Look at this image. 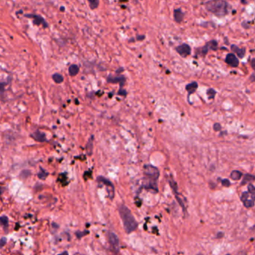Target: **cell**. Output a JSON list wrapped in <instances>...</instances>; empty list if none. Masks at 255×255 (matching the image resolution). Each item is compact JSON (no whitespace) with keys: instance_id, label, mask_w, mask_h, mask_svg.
Listing matches in <instances>:
<instances>
[{"instance_id":"obj_6","label":"cell","mask_w":255,"mask_h":255,"mask_svg":"<svg viewBox=\"0 0 255 255\" xmlns=\"http://www.w3.org/2000/svg\"><path fill=\"white\" fill-rule=\"evenodd\" d=\"M254 195L249 193V192H243L242 196H241V200L242 203L244 204L245 207L249 208V207H254Z\"/></svg>"},{"instance_id":"obj_7","label":"cell","mask_w":255,"mask_h":255,"mask_svg":"<svg viewBox=\"0 0 255 255\" xmlns=\"http://www.w3.org/2000/svg\"><path fill=\"white\" fill-rule=\"evenodd\" d=\"M108 241H109V243L114 252L117 254L119 251V239L118 236L114 233L110 232L108 234Z\"/></svg>"},{"instance_id":"obj_12","label":"cell","mask_w":255,"mask_h":255,"mask_svg":"<svg viewBox=\"0 0 255 255\" xmlns=\"http://www.w3.org/2000/svg\"><path fill=\"white\" fill-rule=\"evenodd\" d=\"M230 49H231V50L233 51L234 55H235L236 56L237 55L239 59H242V58L245 56V48H239V47H237V45L233 44V45H231Z\"/></svg>"},{"instance_id":"obj_28","label":"cell","mask_w":255,"mask_h":255,"mask_svg":"<svg viewBox=\"0 0 255 255\" xmlns=\"http://www.w3.org/2000/svg\"><path fill=\"white\" fill-rule=\"evenodd\" d=\"M86 234H88V232H76V236H77V237L78 238H81V237H82L84 235H86Z\"/></svg>"},{"instance_id":"obj_15","label":"cell","mask_w":255,"mask_h":255,"mask_svg":"<svg viewBox=\"0 0 255 255\" xmlns=\"http://www.w3.org/2000/svg\"><path fill=\"white\" fill-rule=\"evenodd\" d=\"M184 18V13L181 10V8H177L174 11V19L175 22L177 23H181Z\"/></svg>"},{"instance_id":"obj_29","label":"cell","mask_w":255,"mask_h":255,"mask_svg":"<svg viewBox=\"0 0 255 255\" xmlns=\"http://www.w3.org/2000/svg\"><path fill=\"white\" fill-rule=\"evenodd\" d=\"M118 94L122 95V96H126L127 95V91H125L124 89H122V88H120V91H118Z\"/></svg>"},{"instance_id":"obj_21","label":"cell","mask_w":255,"mask_h":255,"mask_svg":"<svg viewBox=\"0 0 255 255\" xmlns=\"http://www.w3.org/2000/svg\"><path fill=\"white\" fill-rule=\"evenodd\" d=\"M207 94L208 96V98L210 100H212L215 98V94H216V91L213 88H209L207 91Z\"/></svg>"},{"instance_id":"obj_5","label":"cell","mask_w":255,"mask_h":255,"mask_svg":"<svg viewBox=\"0 0 255 255\" xmlns=\"http://www.w3.org/2000/svg\"><path fill=\"white\" fill-rule=\"evenodd\" d=\"M97 181L100 183H103V185H105V186H106V190L108 195V198L111 200L113 199L114 196H115V189H114L113 184H112L109 181H108L106 178L101 176L97 178Z\"/></svg>"},{"instance_id":"obj_33","label":"cell","mask_w":255,"mask_h":255,"mask_svg":"<svg viewBox=\"0 0 255 255\" xmlns=\"http://www.w3.org/2000/svg\"><path fill=\"white\" fill-rule=\"evenodd\" d=\"M251 80H252V82H254V74L251 75Z\"/></svg>"},{"instance_id":"obj_14","label":"cell","mask_w":255,"mask_h":255,"mask_svg":"<svg viewBox=\"0 0 255 255\" xmlns=\"http://www.w3.org/2000/svg\"><path fill=\"white\" fill-rule=\"evenodd\" d=\"M31 136L33 138L35 141H37V142H44L47 141L45 134L39 130H37V131H35V132H33V133L31 135Z\"/></svg>"},{"instance_id":"obj_23","label":"cell","mask_w":255,"mask_h":255,"mask_svg":"<svg viewBox=\"0 0 255 255\" xmlns=\"http://www.w3.org/2000/svg\"><path fill=\"white\" fill-rule=\"evenodd\" d=\"M48 172H47V171H44V169H42V168H40V171L38 173V177L40 178V179H42V180H44L46 177H47V175H48Z\"/></svg>"},{"instance_id":"obj_31","label":"cell","mask_w":255,"mask_h":255,"mask_svg":"<svg viewBox=\"0 0 255 255\" xmlns=\"http://www.w3.org/2000/svg\"><path fill=\"white\" fill-rule=\"evenodd\" d=\"M59 255H69V254H68V252H67V251H64V252H62V254H60Z\"/></svg>"},{"instance_id":"obj_24","label":"cell","mask_w":255,"mask_h":255,"mask_svg":"<svg viewBox=\"0 0 255 255\" xmlns=\"http://www.w3.org/2000/svg\"><path fill=\"white\" fill-rule=\"evenodd\" d=\"M0 223L2 224L3 226H5V227L8 226V217H6V216L0 217Z\"/></svg>"},{"instance_id":"obj_32","label":"cell","mask_w":255,"mask_h":255,"mask_svg":"<svg viewBox=\"0 0 255 255\" xmlns=\"http://www.w3.org/2000/svg\"><path fill=\"white\" fill-rule=\"evenodd\" d=\"M254 59H253L252 61H251V67H252V68L254 69Z\"/></svg>"},{"instance_id":"obj_34","label":"cell","mask_w":255,"mask_h":255,"mask_svg":"<svg viewBox=\"0 0 255 255\" xmlns=\"http://www.w3.org/2000/svg\"><path fill=\"white\" fill-rule=\"evenodd\" d=\"M197 255H204L203 254H197Z\"/></svg>"},{"instance_id":"obj_9","label":"cell","mask_w":255,"mask_h":255,"mask_svg":"<svg viewBox=\"0 0 255 255\" xmlns=\"http://www.w3.org/2000/svg\"><path fill=\"white\" fill-rule=\"evenodd\" d=\"M176 50L180 54V55L183 58H186L191 54L192 48L188 44H183L181 45L178 46L176 48Z\"/></svg>"},{"instance_id":"obj_19","label":"cell","mask_w":255,"mask_h":255,"mask_svg":"<svg viewBox=\"0 0 255 255\" xmlns=\"http://www.w3.org/2000/svg\"><path fill=\"white\" fill-rule=\"evenodd\" d=\"M254 181V177L251 174H245L244 176V178H243V181L241 184L245 185L247 183H250V182H252Z\"/></svg>"},{"instance_id":"obj_20","label":"cell","mask_w":255,"mask_h":255,"mask_svg":"<svg viewBox=\"0 0 255 255\" xmlns=\"http://www.w3.org/2000/svg\"><path fill=\"white\" fill-rule=\"evenodd\" d=\"M52 79L56 83H62L64 81V77L60 74H55L52 76Z\"/></svg>"},{"instance_id":"obj_2","label":"cell","mask_w":255,"mask_h":255,"mask_svg":"<svg viewBox=\"0 0 255 255\" xmlns=\"http://www.w3.org/2000/svg\"><path fill=\"white\" fill-rule=\"evenodd\" d=\"M206 9L219 17H223L230 13L231 6L227 2L222 0H212L204 3Z\"/></svg>"},{"instance_id":"obj_26","label":"cell","mask_w":255,"mask_h":255,"mask_svg":"<svg viewBox=\"0 0 255 255\" xmlns=\"http://www.w3.org/2000/svg\"><path fill=\"white\" fill-rule=\"evenodd\" d=\"M254 192H255L254 186H253L252 184H249V192L252 194V195H254Z\"/></svg>"},{"instance_id":"obj_30","label":"cell","mask_w":255,"mask_h":255,"mask_svg":"<svg viewBox=\"0 0 255 255\" xmlns=\"http://www.w3.org/2000/svg\"><path fill=\"white\" fill-rule=\"evenodd\" d=\"M144 38H145V36H144V35H138V36L136 37L137 40H143Z\"/></svg>"},{"instance_id":"obj_27","label":"cell","mask_w":255,"mask_h":255,"mask_svg":"<svg viewBox=\"0 0 255 255\" xmlns=\"http://www.w3.org/2000/svg\"><path fill=\"white\" fill-rule=\"evenodd\" d=\"M7 242V239L6 237H2L1 239H0V248L3 247L6 244Z\"/></svg>"},{"instance_id":"obj_17","label":"cell","mask_w":255,"mask_h":255,"mask_svg":"<svg viewBox=\"0 0 255 255\" xmlns=\"http://www.w3.org/2000/svg\"><path fill=\"white\" fill-rule=\"evenodd\" d=\"M242 174L240 172V171H237V170H234L231 172L230 174V177L231 179H233L234 181H238V180L240 179L242 177Z\"/></svg>"},{"instance_id":"obj_10","label":"cell","mask_w":255,"mask_h":255,"mask_svg":"<svg viewBox=\"0 0 255 255\" xmlns=\"http://www.w3.org/2000/svg\"><path fill=\"white\" fill-rule=\"evenodd\" d=\"M225 62L232 67H237L239 64V59L234 53H228L226 55Z\"/></svg>"},{"instance_id":"obj_8","label":"cell","mask_w":255,"mask_h":255,"mask_svg":"<svg viewBox=\"0 0 255 255\" xmlns=\"http://www.w3.org/2000/svg\"><path fill=\"white\" fill-rule=\"evenodd\" d=\"M107 82L109 83H112V84H117L118 83L120 85V88H122L125 84L126 79L125 76H123V75H118V76H108L107 77Z\"/></svg>"},{"instance_id":"obj_1","label":"cell","mask_w":255,"mask_h":255,"mask_svg":"<svg viewBox=\"0 0 255 255\" xmlns=\"http://www.w3.org/2000/svg\"><path fill=\"white\" fill-rule=\"evenodd\" d=\"M144 175L143 186L146 189L157 192V181L159 177V171L158 168L151 165H145L144 166Z\"/></svg>"},{"instance_id":"obj_3","label":"cell","mask_w":255,"mask_h":255,"mask_svg":"<svg viewBox=\"0 0 255 255\" xmlns=\"http://www.w3.org/2000/svg\"><path fill=\"white\" fill-rule=\"evenodd\" d=\"M119 213L124 223V227L127 234L133 232L138 227L132 212L125 205H121L119 207Z\"/></svg>"},{"instance_id":"obj_35","label":"cell","mask_w":255,"mask_h":255,"mask_svg":"<svg viewBox=\"0 0 255 255\" xmlns=\"http://www.w3.org/2000/svg\"><path fill=\"white\" fill-rule=\"evenodd\" d=\"M226 255H231V254H226Z\"/></svg>"},{"instance_id":"obj_16","label":"cell","mask_w":255,"mask_h":255,"mask_svg":"<svg viewBox=\"0 0 255 255\" xmlns=\"http://www.w3.org/2000/svg\"><path fill=\"white\" fill-rule=\"evenodd\" d=\"M79 66L76 65V64H71L69 67V74L70 75V76H74L79 73Z\"/></svg>"},{"instance_id":"obj_25","label":"cell","mask_w":255,"mask_h":255,"mask_svg":"<svg viewBox=\"0 0 255 255\" xmlns=\"http://www.w3.org/2000/svg\"><path fill=\"white\" fill-rule=\"evenodd\" d=\"M213 130L215 131H216V132H219V131H220L221 130H222V126H221L220 124H219V123L214 124Z\"/></svg>"},{"instance_id":"obj_4","label":"cell","mask_w":255,"mask_h":255,"mask_svg":"<svg viewBox=\"0 0 255 255\" xmlns=\"http://www.w3.org/2000/svg\"><path fill=\"white\" fill-rule=\"evenodd\" d=\"M218 50V43L216 40H210L207 42L204 47H199L196 50V54L198 55L205 56L207 54L209 50Z\"/></svg>"},{"instance_id":"obj_18","label":"cell","mask_w":255,"mask_h":255,"mask_svg":"<svg viewBox=\"0 0 255 255\" xmlns=\"http://www.w3.org/2000/svg\"><path fill=\"white\" fill-rule=\"evenodd\" d=\"M93 136L90 138L89 141H88L87 145H86V150H87L88 154L91 156L92 154V150H93Z\"/></svg>"},{"instance_id":"obj_22","label":"cell","mask_w":255,"mask_h":255,"mask_svg":"<svg viewBox=\"0 0 255 255\" xmlns=\"http://www.w3.org/2000/svg\"><path fill=\"white\" fill-rule=\"evenodd\" d=\"M90 5V8L91 9H95L98 7V5H99V1H96V0H89L88 1Z\"/></svg>"},{"instance_id":"obj_11","label":"cell","mask_w":255,"mask_h":255,"mask_svg":"<svg viewBox=\"0 0 255 255\" xmlns=\"http://www.w3.org/2000/svg\"><path fill=\"white\" fill-rule=\"evenodd\" d=\"M25 16L28 17L33 19V22H34V23H35V25L42 24L44 25V27H45V28H47V27L48 26V25H47V23H46V21L44 20V19L43 17H41L38 16V15L27 14V15H25Z\"/></svg>"},{"instance_id":"obj_13","label":"cell","mask_w":255,"mask_h":255,"mask_svg":"<svg viewBox=\"0 0 255 255\" xmlns=\"http://www.w3.org/2000/svg\"><path fill=\"white\" fill-rule=\"evenodd\" d=\"M198 88V84L197 82H190L188 84L186 85V90L188 92V97L189 98L190 95L192 94L197 91Z\"/></svg>"}]
</instances>
